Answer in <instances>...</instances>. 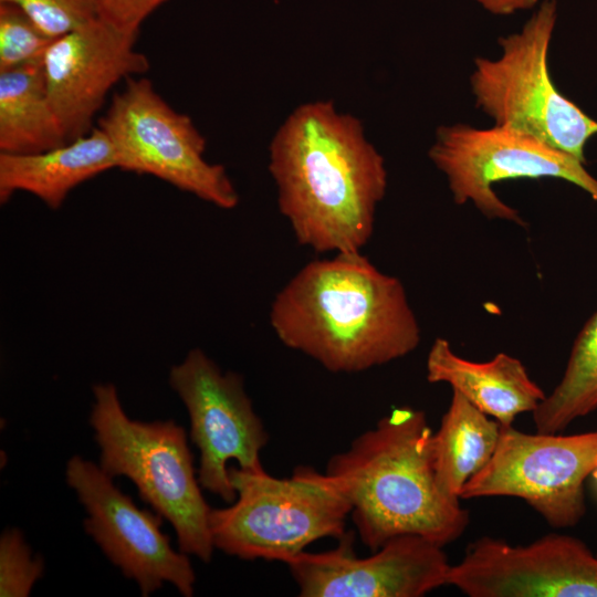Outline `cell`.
Returning <instances> with one entry per match:
<instances>
[{
    "label": "cell",
    "instance_id": "1",
    "mask_svg": "<svg viewBox=\"0 0 597 597\" xmlns=\"http://www.w3.org/2000/svg\"><path fill=\"white\" fill-rule=\"evenodd\" d=\"M269 157L296 241L317 252H360L387 189L384 157L360 121L329 101L304 103L274 134Z\"/></svg>",
    "mask_w": 597,
    "mask_h": 597
},
{
    "label": "cell",
    "instance_id": "2",
    "mask_svg": "<svg viewBox=\"0 0 597 597\" xmlns=\"http://www.w3.org/2000/svg\"><path fill=\"white\" fill-rule=\"evenodd\" d=\"M277 338L332 373H359L413 352L420 327L399 279L360 252L304 265L276 294Z\"/></svg>",
    "mask_w": 597,
    "mask_h": 597
},
{
    "label": "cell",
    "instance_id": "3",
    "mask_svg": "<svg viewBox=\"0 0 597 597\" xmlns=\"http://www.w3.org/2000/svg\"><path fill=\"white\" fill-rule=\"evenodd\" d=\"M432 433L425 411L394 408L328 460L325 474L347 500L360 541L373 552L406 534L444 547L468 528L469 512L437 483Z\"/></svg>",
    "mask_w": 597,
    "mask_h": 597
},
{
    "label": "cell",
    "instance_id": "4",
    "mask_svg": "<svg viewBox=\"0 0 597 597\" xmlns=\"http://www.w3.org/2000/svg\"><path fill=\"white\" fill-rule=\"evenodd\" d=\"M90 422L101 449L100 467L123 475L177 535L179 551L209 563L214 549L209 513L182 427L172 420L142 422L124 411L113 384L93 388Z\"/></svg>",
    "mask_w": 597,
    "mask_h": 597
},
{
    "label": "cell",
    "instance_id": "5",
    "mask_svg": "<svg viewBox=\"0 0 597 597\" xmlns=\"http://www.w3.org/2000/svg\"><path fill=\"white\" fill-rule=\"evenodd\" d=\"M237 493L223 509H211L214 548L241 559L287 563L324 537L345 535L350 506L325 474L297 467L290 478L229 468Z\"/></svg>",
    "mask_w": 597,
    "mask_h": 597
},
{
    "label": "cell",
    "instance_id": "6",
    "mask_svg": "<svg viewBox=\"0 0 597 597\" xmlns=\"http://www.w3.org/2000/svg\"><path fill=\"white\" fill-rule=\"evenodd\" d=\"M556 20V0H543L519 32L499 40V57L474 60L471 91L476 106L496 126L527 134L586 163L585 146L597 134V121L552 80L548 50Z\"/></svg>",
    "mask_w": 597,
    "mask_h": 597
},
{
    "label": "cell",
    "instance_id": "7",
    "mask_svg": "<svg viewBox=\"0 0 597 597\" xmlns=\"http://www.w3.org/2000/svg\"><path fill=\"white\" fill-rule=\"evenodd\" d=\"M98 119L116 153L117 168L151 175L221 209L239 195L224 167L203 157L206 139L145 77H129Z\"/></svg>",
    "mask_w": 597,
    "mask_h": 597
},
{
    "label": "cell",
    "instance_id": "8",
    "mask_svg": "<svg viewBox=\"0 0 597 597\" xmlns=\"http://www.w3.org/2000/svg\"><path fill=\"white\" fill-rule=\"evenodd\" d=\"M429 158L447 177L454 202H472L488 219L525 226L519 211L493 189V185L509 179L558 178L597 201V179L586 170L585 163L509 127L441 126Z\"/></svg>",
    "mask_w": 597,
    "mask_h": 597
},
{
    "label": "cell",
    "instance_id": "9",
    "mask_svg": "<svg viewBox=\"0 0 597 597\" xmlns=\"http://www.w3.org/2000/svg\"><path fill=\"white\" fill-rule=\"evenodd\" d=\"M596 464L597 430L528 433L501 425L493 455L459 496L519 498L552 527H570L585 515L584 482Z\"/></svg>",
    "mask_w": 597,
    "mask_h": 597
},
{
    "label": "cell",
    "instance_id": "10",
    "mask_svg": "<svg viewBox=\"0 0 597 597\" xmlns=\"http://www.w3.org/2000/svg\"><path fill=\"white\" fill-rule=\"evenodd\" d=\"M169 383L189 415L190 439L200 452L201 488L232 503L237 493L227 463L235 460L242 470L264 471L260 452L269 441L243 378L233 371L223 373L195 348L171 367Z\"/></svg>",
    "mask_w": 597,
    "mask_h": 597
},
{
    "label": "cell",
    "instance_id": "11",
    "mask_svg": "<svg viewBox=\"0 0 597 597\" xmlns=\"http://www.w3.org/2000/svg\"><path fill=\"white\" fill-rule=\"evenodd\" d=\"M66 482L87 512L85 532L123 575L134 579L144 597L167 582L185 597L193 595L196 574L186 553L175 551L161 532V516L139 509L101 467L71 458Z\"/></svg>",
    "mask_w": 597,
    "mask_h": 597
},
{
    "label": "cell",
    "instance_id": "12",
    "mask_svg": "<svg viewBox=\"0 0 597 597\" xmlns=\"http://www.w3.org/2000/svg\"><path fill=\"white\" fill-rule=\"evenodd\" d=\"M447 585L469 597H597V555L564 534L527 545L483 536L451 565Z\"/></svg>",
    "mask_w": 597,
    "mask_h": 597
},
{
    "label": "cell",
    "instance_id": "13",
    "mask_svg": "<svg viewBox=\"0 0 597 597\" xmlns=\"http://www.w3.org/2000/svg\"><path fill=\"white\" fill-rule=\"evenodd\" d=\"M354 533L321 553L302 552L286 565L302 597H421L448 584L443 546L419 535H399L358 557Z\"/></svg>",
    "mask_w": 597,
    "mask_h": 597
},
{
    "label": "cell",
    "instance_id": "14",
    "mask_svg": "<svg viewBox=\"0 0 597 597\" xmlns=\"http://www.w3.org/2000/svg\"><path fill=\"white\" fill-rule=\"evenodd\" d=\"M138 32L96 17L54 39L42 60L46 93L66 140L88 134L112 87L148 71Z\"/></svg>",
    "mask_w": 597,
    "mask_h": 597
},
{
    "label": "cell",
    "instance_id": "15",
    "mask_svg": "<svg viewBox=\"0 0 597 597\" xmlns=\"http://www.w3.org/2000/svg\"><path fill=\"white\" fill-rule=\"evenodd\" d=\"M427 380L444 383L502 426L533 412L545 399L523 363L505 353L489 362H472L455 354L450 343L437 337L427 356Z\"/></svg>",
    "mask_w": 597,
    "mask_h": 597
},
{
    "label": "cell",
    "instance_id": "16",
    "mask_svg": "<svg viewBox=\"0 0 597 597\" xmlns=\"http://www.w3.org/2000/svg\"><path fill=\"white\" fill-rule=\"evenodd\" d=\"M112 168L116 153L100 127L41 153H0V201L25 191L55 210L75 187Z\"/></svg>",
    "mask_w": 597,
    "mask_h": 597
},
{
    "label": "cell",
    "instance_id": "17",
    "mask_svg": "<svg viewBox=\"0 0 597 597\" xmlns=\"http://www.w3.org/2000/svg\"><path fill=\"white\" fill-rule=\"evenodd\" d=\"M500 433L501 423L452 390L450 405L431 438L436 480L444 494L460 500L464 484L493 455Z\"/></svg>",
    "mask_w": 597,
    "mask_h": 597
},
{
    "label": "cell",
    "instance_id": "18",
    "mask_svg": "<svg viewBox=\"0 0 597 597\" xmlns=\"http://www.w3.org/2000/svg\"><path fill=\"white\" fill-rule=\"evenodd\" d=\"M65 143L42 62L0 72V153L35 154Z\"/></svg>",
    "mask_w": 597,
    "mask_h": 597
},
{
    "label": "cell",
    "instance_id": "19",
    "mask_svg": "<svg viewBox=\"0 0 597 597\" xmlns=\"http://www.w3.org/2000/svg\"><path fill=\"white\" fill-rule=\"evenodd\" d=\"M597 410V312L574 341L559 383L532 412L536 431L561 432Z\"/></svg>",
    "mask_w": 597,
    "mask_h": 597
},
{
    "label": "cell",
    "instance_id": "20",
    "mask_svg": "<svg viewBox=\"0 0 597 597\" xmlns=\"http://www.w3.org/2000/svg\"><path fill=\"white\" fill-rule=\"evenodd\" d=\"M53 40L18 6L0 2V72L42 62Z\"/></svg>",
    "mask_w": 597,
    "mask_h": 597
},
{
    "label": "cell",
    "instance_id": "21",
    "mask_svg": "<svg viewBox=\"0 0 597 597\" xmlns=\"http://www.w3.org/2000/svg\"><path fill=\"white\" fill-rule=\"evenodd\" d=\"M43 559L32 557L23 535L15 528L0 537V596L27 597L43 574Z\"/></svg>",
    "mask_w": 597,
    "mask_h": 597
},
{
    "label": "cell",
    "instance_id": "22",
    "mask_svg": "<svg viewBox=\"0 0 597 597\" xmlns=\"http://www.w3.org/2000/svg\"><path fill=\"white\" fill-rule=\"evenodd\" d=\"M0 2L18 6L52 39L97 17L95 0H0Z\"/></svg>",
    "mask_w": 597,
    "mask_h": 597
},
{
    "label": "cell",
    "instance_id": "23",
    "mask_svg": "<svg viewBox=\"0 0 597 597\" xmlns=\"http://www.w3.org/2000/svg\"><path fill=\"white\" fill-rule=\"evenodd\" d=\"M166 0H95L97 17L123 30L138 32L140 24Z\"/></svg>",
    "mask_w": 597,
    "mask_h": 597
},
{
    "label": "cell",
    "instance_id": "24",
    "mask_svg": "<svg viewBox=\"0 0 597 597\" xmlns=\"http://www.w3.org/2000/svg\"><path fill=\"white\" fill-rule=\"evenodd\" d=\"M486 11L498 15L513 14L534 8L538 0H476Z\"/></svg>",
    "mask_w": 597,
    "mask_h": 597
},
{
    "label": "cell",
    "instance_id": "25",
    "mask_svg": "<svg viewBox=\"0 0 597 597\" xmlns=\"http://www.w3.org/2000/svg\"><path fill=\"white\" fill-rule=\"evenodd\" d=\"M590 475H593L594 480H595L596 483H597V464H596V467L594 468V470H593V472H591Z\"/></svg>",
    "mask_w": 597,
    "mask_h": 597
}]
</instances>
